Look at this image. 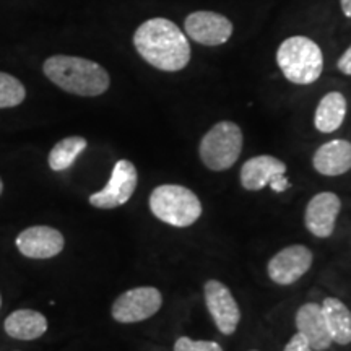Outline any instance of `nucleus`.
Listing matches in <instances>:
<instances>
[{"label": "nucleus", "mask_w": 351, "mask_h": 351, "mask_svg": "<svg viewBox=\"0 0 351 351\" xmlns=\"http://www.w3.org/2000/svg\"><path fill=\"white\" fill-rule=\"evenodd\" d=\"M296 328L314 351H324L332 345L322 307L317 302H306L298 309Z\"/></svg>", "instance_id": "14"}, {"label": "nucleus", "mask_w": 351, "mask_h": 351, "mask_svg": "<svg viewBox=\"0 0 351 351\" xmlns=\"http://www.w3.org/2000/svg\"><path fill=\"white\" fill-rule=\"evenodd\" d=\"M243 130L231 121L215 124L202 138L199 153L202 163L212 171H226L243 152Z\"/></svg>", "instance_id": "5"}, {"label": "nucleus", "mask_w": 351, "mask_h": 351, "mask_svg": "<svg viewBox=\"0 0 351 351\" xmlns=\"http://www.w3.org/2000/svg\"><path fill=\"white\" fill-rule=\"evenodd\" d=\"M285 174L287 165L282 160L270 155H258L243 165L241 184L245 191H262L270 186L274 192H285L291 186Z\"/></svg>", "instance_id": "8"}, {"label": "nucleus", "mask_w": 351, "mask_h": 351, "mask_svg": "<svg viewBox=\"0 0 351 351\" xmlns=\"http://www.w3.org/2000/svg\"><path fill=\"white\" fill-rule=\"evenodd\" d=\"M204 296L218 330L223 335H232L241 322V311L231 289L218 280H208L204 287Z\"/></svg>", "instance_id": "9"}, {"label": "nucleus", "mask_w": 351, "mask_h": 351, "mask_svg": "<svg viewBox=\"0 0 351 351\" xmlns=\"http://www.w3.org/2000/svg\"><path fill=\"white\" fill-rule=\"evenodd\" d=\"M26 98V88L19 78L0 72V109L15 108Z\"/></svg>", "instance_id": "20"}, {"label": "nucleus", "mask_w": 351, "mask_h": 351, "mask_svg": "<svg viewBox=\"0 0 351 351\" xmlns=\"http://www.w3.org/2000/svg\"><path fill=\"white\" fill-rule=\"evenodd\" d=\"M88 147L86 138L80 137V135H73V137L62 138L60 142H57L47 156V165L52 171L60 173L72 168V165L75 163L77 158L85 152Z\"/></svg>", "instance_id": "19"}, {"label": "nucleus", "mask_w": 351, "mask_h": 351, "mask_svg": "<svg viewBox=\"0 0 351 351\" xmlns=\"http://www.w3.org/2000/svg\"><path fill=\"white\" fill-rule=\"evenodd\" d=\"M174 351H223L217 341L192 340L189 337H179L174 343Z\"/></svg>", "instance_id": "21"}, {"label": "nucleus", "mask_w": 351, "mask_h": 351, "mask_svg": "<svg viewBox=\"0 0 351 351\" xmlns=\"http://www.w3.org/2000/svg\"><path fill=\"white\" fill-rule=\"evenodd\" d=\"M2 192H3V182L2 179H0V195H2Z\"/></svg>", "instance_id": "25"}, {"label": "nucleus", "mask_w": 351, "mask_h": 351, "mask_svg": "<svg viewBox=\"0 0 351 351\" xmlns=\"http://www.w3.org/2000/svg\"><path fill=\"white\" fill-rule=\"evenodd\" d=\"M341 212L340 197L333 192H320L309 200L304 213V225L315 238H330L337 218Z\"/></svg>", "instance_id": "12"}, {"label": "nucleus", "mask_w": 351, "mask_h": 351, "mask_svg": "<svg viewBox=\"0 0 351 351\" xmlns=\"http://www.w3.org/2000/svg\"><path fill=\"white\" fill-rule=\"evenodd\" d=\"M346 117V98L340 91H330L320 99L314 114L315 129L322 134L339 130Z\"/></svg>", "instance_id": "18"}, {"label": "nucleus", "mask_w": 351, "mask_h": 351, "mask_svg": "<svg viewBox=\"0 0 351 351\" xmlns=\"http://www.w3.org/2000/svg\"><path fill=\"white\" fill-rule=\"evenodd\" d=\"M276 62L285 78L296 85H311L319 80L324 70L322 51L306 36L285 39L276 51Z\"/></svg>", "instance_id": "3"}, {"label": "nucleus", "mask_w": 351, "mask_h": 351, "mask_svg": "<svg viewBox=\"0 0 351 351\" xmlns=\"http://www.w3.org/2000/svg\"><path fill=\"white\" fill-rule=\"evenodd\" d=\"M150 210L160 221L174 228L192 226L202 217V204L191 189L163 184L150 194Z\"/></svg>", "instance_id": "4"}, {"label": "nucleus", "mask_w": 351, "mask_h": 351, "mask_svg": "<svg viewBox=\"0 0 351 351\" xmlns=\"http://www.w3.org/2000/svg\"><path fill=\"white\" fill-rule=\"evenodd\" d=\"M283 351H314V350L311 348V345L307 343V340L304 339V337L298 332L296 335L291 337V340L288 341Z\"/></svg>", "instance_id": "22"}, {"label": "nucleus", "mask_w": 351, "mask_h": 351, "mask_svg": "<svg viewBox=\"0 0 351 351\" xmlns=\"http://www.w3.org/2000/svg\"><path fill=\"white\" fill-rule=\"evenodd\" d=\"M163 306V295L155 287H137L112 302V319L119 324L142 322L155 315Z\"/></svg>", "instance_id": "6"}, {"label": "nucleus", "mask_w": 351, "mask_h": 351, "mask_svg": "<svg viewBox=\"0 0 351 351\" xmlns=\"http://www.w3.org/2000/svg\"><path fill=\"white\" fill-rule=\"evenodd\" d=\"M337 67H339L341 73L351 77V46L343 52V54H341L339 62H337Z\"/></svg>", "instance_id": "23"}, {"label": "nucleus", "mask_w": 351, "mask_h": 351, "mask_svg": "<svg viewBox=\"0 0 351 351\" xmlns=\"http://www.w3.org/2000/svg\"><path fill=\"white\" fill-rule=\"evenodd\" d=\"M313 261L314 256L309 247L301 244L288 245L270 258L267 271L271 282L288 287V285L296 283L301 276L309 271Z\"/></svg>", "instance_id": "10"}, {"label": "nucleus", "mask_w": 351, "mask_h": 351, "mask_svg": "<svg viewBox=\"0 0 351 351\" xmlns=\"http://www.w3.org/2000/svg\"><path fill=\"white\" fill-rule=\"evenodd\" d=\"M138 182V173L129 160H119L114 165L111 179L103 191L90 195V205L99 210H112L122 207L132 199Z\"/></svg>", "instance_id": "7"}, {"label": "nucleus", "mask_w": 351, "mask_h": 351, "mask_svg": "<svg viewBox=\"0 0 351 351\" xmlns=\"http://www.w3.org/2000/svg\"><path fill=\"white\" fill-rule=\"evenodd\" d=\"M186 33L204 46L225 44L232 34V23L215 12H194L186 19Z\"/></svg>", "instance_id": "13"}, {"label": "nucleus", "mask_w": 351, "mask_h": 351, "mask_svg": "<svg viewBox=\"0 0 351 351\" xmlns=\"http://www.w3.org/2000/svg\"><path fill=\"white\" fill-rule=\"evenodd\" d=\"M340 5H341V12L345 13V16L351 19V0H340Z\"/></svg>", "instance_id": "24"}, {"label": "nucleus", "mask_w": 351, "mask_h": 351, "mask_svg": "<svg viewBox=\"0 0 351 351\" xmlns=\"http://www.w3.org/2000/svg\"><path fill=\"white\" fill-rule=\"evenodd\" d=\"M15 244L21 256L44 261L59 256L64 251L65 238L56 228L38 225L21 231L16 236Z\"/></svg>", "instance_id": "11"}, {"label": "nucleus", "mask_w": 351, "mask_h": 351, "mask_svg": "<svg viewBox=\"0 0 351 351\" xmlns=\"http://www.w3.org/2000/svg\"><path fill=\"white\" fill-rule=\"evenodd\" d=\"M314 169L322 176H341L351 169V143L348 140H330L317 148L313 156Z\"/></svg>", "instance_id": "15"}, {"label": "nucleus", "mask_w": 351, "mask_h": 351, "mask_svg": "<svg viewBox=\"0 0 351 351\" xmlns=\"http://www.w3.org/2000/svg\"><path fill=\"white\" fill-rule=\"evenodd\" d=\"M43 72L60 90L86 98L106 93L111 85L106 69L77 56H52L43 64Z\"/></svg>", "instance_id": "2"}, {"label": "nucleus", "mask_w": 351, "mask_h": 351, "mask_svg": "<svg viewBox=\"0 0 351 351\" xmlns=\"http://www.w3.org/2000/svg\"><path fill=\"white\" fill-rule=\"evenodd\" d=\"M322 313L330 333L332 343L350 345L351 343V311L339 298H326L322 301Z\"/></svg>", "instance_id": "17"}, {"label": "nucleus", "mask_w": 351, "mask_h": 351, "mask_svg": "<svg viewBox=\"0 0 351 351\" xmlns=\"http://www.w3.org/2000/svg\"><path fill=\"white\" fill-rule=\"evenodd\" d=\"M0 307H2V295H0Z\"/></svg>", "instance_id": "26"}, {"label": "nucleus", "mask_w": 351, "mask_h": 351, "mask_svg": "<svg viewBox=\"0 0 351 351\" xmlns=\"http://www.w3.org/2000/svg\"><path fill=\"white\" fill-rule=\"evenodd\" d=\"M7 335L15 340H36L47 332V319L33 309L13 311L3 322Z\"/></svg>", "instance_id": "16"}, {"label": "nucleus", "mask_w": 351, "mask_h": 351, "mask_svg": "<svg viewBox=\"0 0 351 351\" xmlns=\"http://www.w3.org/2000/svg\"><path fill=\"white\" fill-rule=\"evenodd\" d=\"M252 351H257V350H252Z\"/></svg>", "instance_id": "27"}, {"label": "nucleus", "mask_w": 351, "mask_h": 351, "mask_svg": "<svg viewBox=\"0 0 351 351\" xmlns=\"http://www.w3.org/2000/svg\"><path fill=\"white\" fill-rule=\"evenodd\" d=\"M134 46L143 60L163 72H179L191 60V44L179 26L166 19H152L138 26Z\"/></svg>", "instance_id": "1"}]
</instances>
